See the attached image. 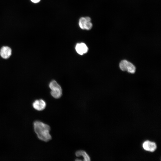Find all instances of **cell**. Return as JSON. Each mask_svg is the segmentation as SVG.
Wrapping results in <instances>:
<instances>
[{
    "instance_id": "cell-8",
    "label": "cell",
    "mask_w": 161,
    "mask_h": 161,
    "mask_svg": "<svg viewBox=\"0 0 161 161\" xmlns=\"http://www.w3.org/2000/svg\"><path fill=\"white\" fill-rule=\"evenodd\" d=\"M75 155L77 157H82L83 159V160L86 161L90 160L89 156L87 153L85 151L80 150L77 151L75 153Z\"/></svg>"
},
{
    "instance_id": "cell-2",
    "label": "cell",
    "mask_w": 161,
    "mask_h": 161,
    "mask_svg": "<svg viewBox=\"0 0 161 161\" xmlns=\"http://www.w3.org/2000/svg\"><path fill=\"white\" fill-rule=\"evenodd\" d=\"M49 87L51 90V94L54 98L58 99L62 95V90L60 86L55 80L51 81L49 84Z\"/></svg>"
},
{
    "instance_id": "cell-11",
    "label": "cell",
    "mask_w": 161,
    "mask_h": 161,
    "mask_svg": "<svg viewBox=\"0 0 161 161\" xmlns=\"http://www.w3.org/2000/svg\"><path fill=\"white\" fill-rule=\"evenodd\" d=\"M41 0H30V1L33 3H36L39 2Z\"/></svg>"
},
{
    "instance_id": "cell-7",
    "label": "cell",
    "mask_w": 161,
    "mask_h": 161,
    "mask_svg": "<svg viewBox=\"0 0 161 161\" xmlns=\"http://www.w3.org/2000/svg\"><path fill=\"white\" fill-rule=\"evenodd\" d=\"M143 147L145 150L151 152L154 151L157 148L155 143L149 141L144 142L143 144Z\"/></svg>"
},
{
    "instance_id": "cell-10",
    "label": "cell",
    "mask_w": 161,
    "mask_h": 161,
    "mask_svg": "<svg viewBox=\"0 0 161 161\" xmlns=\"http://www.w3.org/2000/svg\"><path fill=\"white\" fill-rule=\"evenodd\" d=\"M86 20L85 17L80 18L79 21V25L80 28L83 30H84V26Z\"/></svg>"
},
{
    "instance_id": "cell-6",
    "label": "cell",
    "mask_w": 161,
    "mask_h": 161,
    "mask_svg": "<svg viewBox=\"0 0 161 161\" xmlns=\"http://www.w3.org/2000/svg\"><path fill=\"white\" fill-rule=\"evenodd\" d=\"M11 49L8 46H3L0 50V55L1 57L4 59L9 58L11 55Z\"/></svg>"
},
{
    "instance_id": "cell-1",
    "label": "cell",
    "mask_w": 161,
    "mask_h": 161,
    "mask_svg": "<svg viewBox=\"0 0 161 161\" xmlns=\"http://www.w3.org/2000/svg\"><path fill=\"white\" fill-rule=\"evenodd\" d=\"M33 126L34 131L39 140L45 142L51 140L50 127L49 125L39 120H36L33 122Z\"/></svg>"
},
{
    "instance_id": "cell-3",
    "label": "cell",
    "mask_w": 161,
    "mask_h": 161,
    "mask_svg": "<svg viewBox=\"0 0 161 161\" xmlns=\"http://www.w3.org/2000/svg\"><path fill=\"white\" fill-rule=\"evenodd\" d=\"M119 67L122 70L127 71L129 73H134L135 72V66L131 63L125 60L121 61Z\"/></svg>"
},
{
    "instance_id": "cell-4",
    "label": "cell",
    "mask_w": 161,
    "mask_h": 161,
    "mask_svg": "<svg viewBox=\"0 0 161 161\" xmlns=\"http://www.w3.org/2000/svg\"><path fill=\"white\" fill-rule=\"evenodd\" d=\"M32 106L35 110L38 111H41L46 108V103L43 99L36 100L32 103Z\"/></svg>"
},
{
    "instance_id": "cell-9",
    "label": "cell",
    "mask_w": 161,
    "mask_h": 161,
    "mask_svg": "<svg viewBox=\"0 0 161 161\" xmlns=\"http://www.w3.org/2000/svg\"><path fill=\"white\" fill-rule=\"evenodd\" d=\"M86 21L84 26V30H90L92 28V24L91 22V19L89 17H85Z\"/></svg>"
},
{
    "instance_id": "cell-5",
    "label": "cell",
    "mask_w": 161,
    "mask_h": 161,
    "mask_svg": "<svg viewBox=\"0 0 161 161\" xmlns=\"http://www.w3.org/2000/svg\"><path fill=\"white\" fill-rule=\"evenodd\" d=\"M75 49L77 52L80 55L86 53L88 50L87 46L83 43H77L76 45Z\"/></svg>"
}]
</instances>
